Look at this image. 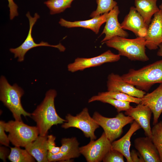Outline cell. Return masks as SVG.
Here are the masks:
<instances>
[{"instance_id": "603a6c76", "label": "cell", "mask_w": 162, "mask_h": 162, "mask_svg": "<svg viewBox=\"0 0 162 162\" xmlns=\"http://www.w3.org/2000/svg\"><path fill=\"white\" fill-rule=\"evenodd\" d=\"M96 101L111 104L116 109L118 113L122 111H126L133 107L130 105V102H129L101 97L98 95L93 96L90 98L88 100V103H91Z\"/></svg>"}, {"instance_id": "836d02e7", "label": "cell", "mask_w": 162, "mask_h": 162, "mask_svg": "<svg viewBox=\"0 0 162 162\" xmlns=\"http://www.w3.org/2000/svg\"><path fill=\"white\" fill-rule=\"evenodd\" d=\"M10 153L8 148L4 146L0 147V158L4 162L6 161V159L8 158Z\"/></svg>"}, {"instance_id": "e575fe53", "label": "cell", "mask_w": 162, "mask_h": 162, "mask_svg": "<svg viewBox=\"0 0 162 162\" xmlns=\"http://www.w3.org/2000/svg\"><path fill=\"white\" fill-rule=\"evenodd\" d=\"M159 47V49L157 52V55L160 56H162V44H160Z\"/></svg>"}, {"instance_id": "2e32d148", "label": "cell", "mask_w": 162, "mask_h": 162, "mask_svg": "<svg viewBox=\"0 0 162 162\" xmlns=\"http://www.w3.org/2000/svg\"><path fill=\"white\" fill-rule=\"evenodd\" d=\"M134 145L145 162H160L158 152L150 138H137L134 141Z\"/></svg>"}, {"instance_id": "d6a6232c", "label": "cell", "mask_w": 162, "mask_h": 162, "mask_svg": "<svg viewBox=\"0 0 162 162\" xmlns=\"http://www.w3.org/2000/svg\"><path fill=\"white\" fill-rule=\"evenodd\" d=\"M130 155L132 162H145L139 152L132 149L130 151Z\"/></svg>"}, {"instance_id": "4dcf8cb0", "label": "cell", "mask_w": 162, "mask_h": 162, "mask_svg": "<svg viewBox=\"0 0 162 162\" xmlns=\"http://www.w3.org/2000/svg\"><path fill=\"white\" fill-rule=\"evenodd\" d=\"M5 123L4 121H0V143L5 146L9 147L10 141L5 132Z\"/></svg>"}, {"instance_id": "f546056e", "label": "cell", "mask_w": 162, "mask_h": 162, "mask_svg": "<svg viewBox=\"0 0 162 162\" xmlns=\"http://www.w3.org/2000/svg\"><path fill=\"white\" fill-rule=\"evenodd\" d=\"M56 137L52 135L47 136L46 142V147L48 151L52 154L58 153L60 150V147L57 146L55 142Z\"/></svg>"}, {"instance_id": "52a82bcc", "label": "cell", "mask_w": 162, "mask_h": 162, "mask_svg": "<svg viewBox=\"0 0 162 162\" xmlns=\"http://www.w3.org/2000/svg\"><path fill=\"white\" fill-rule=\"evenodd\" d=\"M67 122L63 123L62 128L65 129L70 127L77 128L81 130L85 136L94 140L97 137L94 134L96 130L100 126L89 115L88 109L84 108L76 116L68 114L65 117Z\"/></svg>"}, {"instance_id": "3957f363", "label": "cell", "mask_w": 162, "mask_h": 162, "mask_svg": "<svg viewBox=\"0 0 162 162\" xmlns=\"http://www.w3.org/2000/svg\"><path fill=\"white\" fill-rule=\"evenodd\" d=\"M103 44L116 49L120 56H125L131 60L145 62L149 60L146 53V43L144 37L128 39L115 36Z\"/></svg>"}, {"instance_id": "7a4b0ae2", "label": "cell", "mask_w": 162, "mask_h": 162, "mask_svg": "<svg viewBox=\"0 0 162 162\" xmlns=\"http://www.w3.org/2000/svg\"><path fill=\"white\" fill-rule=\"evenodd\" d=\"M121 76L137 88L147 92L154 84L162 83V59L138 70L130 69Z\"/></svg>"}, {"instance_id": "9a60e30c", "label": "cell", "mask_w": 162, "mask_h": 162, "mask_svg": "<svg viewBox=\"0 0 162 162\" xmlns=\"http://www.w3.org/2000/svg\"><path fill=\"white\" fill-rule=\"evenodd\" d=\"M152 112L147 106L141 104L135 107L125 111L124 114L133 118L141 126L144 131L145 135L150 138L152 137L150 121Z\"/></svg>"}, {"instance_id": "484cf974", "label": "cell", "mask_w": 162, "mask_h": 162, "mask_svg": "<svg viewBox=\"0 0 162 162\" xmlns=\"http://www.w3.org/2000/svg\"><path fill=\"white\" fill-rule=\"evenodd\" d=\"M98 95L101 97H107L118 100L128 101L136 104H140L141 98L130 96L126 94L118 91H107L99 92Z\"/></svg>"}, {"instance_id": "7402d4cb", "label": "cell", "mask_w": 162, "mask_h": 162, "mask_svg": "<svg viewBox=\"0 0 162 162\" xmlns=\"http://www.w3.org/2000/svg\"><path fill=\"white\" fill-rule=\"evenodd\" d=\"M61 143L59 152L64 160H69L80 156L79 143L75 137L63 138Z\"/></svg>"}, {"instance_id": "30bf717a", "label": "cell", "mask_w": 162, "mask_h": 162, "mask_svg": "<svg viewBox=\"0 0 162 162\" xmlns=\"http://www.w3.org/2000/svg\"><path fill=\"white\" fill-rule=\"evenodd\" d=\"M120 56L108 50L100 55L90 58L78 57L68 65V70L71 72L83 70L85 69L100 65L105 63L118 61Z\"/></svg>"}, {"instance_id": "4fadbf2b", "label": "cell", "mask_w": 162, "mask_h": 162, "mask_svg": "<svg viewBox=\"0 0 162 162\" xmlns=\"http://www.w3.org/2000/svg\"><path fill=\"white\" fill-rule=\"evenodd\" d=\"M121 25L123 29L130 31L136 36L143 37L145 36L148 27L134 7H130Z\"/></svg>"}, {"instance_id": "8fae6325", "label": "cell", "mask_w": 162, "mask_h": 162, "mask_svg": "<svg viewBox=\"0 0 162 162\" xmlns=\"http://www.w3.org/2000/svg\"><path fill=\"white\" fill-rule=\"evenodd\" d=\"M144 37L146 46L149 50H155L162 44V10L154 15Z\"/></svg>"}, {"instance_id": "44dd1931", "label": "cell", "mask_w": 162, "mask_h": 162, "mask_svg": "<svg viewBox=\"0 0 162 162\" xmlns=\"http://www.w3.org/2000/svg\"><path fill=\"white\" fill-rule=\"evenodd\" d=\"M157 0H135L137 11L142 17L146 23L149 26L152 16L160 9L157 5Z\"/></svg>"}, {"instance_id": "5b68a950", "label": "cell", "mask_w": 162, "mask_h": 162, "mask_svg": "<svg viewBox=\"0 0 162 162\" xmlns=\"http://www.w3.org/2000/svg\"><path fill=\"white\" fill-rule=\"evenodd\" d=\"M5 131L9 133L10 142L15 146L25 147L38 136L37 127L24 123L22 121L10 120L6 122Z\"/></svg>"}, {"instance_id": "9c48e42d", "label": "cell", "mask_w": 162, "mask_h": 162, "mask_svg": "<svg viewBox=\"0 0 162 162\" xmlns=\"http://www.w3.org/2000/svg\"><path fill=\"white\" fill-rule=\"evenodd\" d=\"M28 18L29 24V28L27 36L22 44L19 47L15 48H11L10 51L14 55V58H18V61L19 62L23 61L24 56L29 50L31 49L39 46H48L58 48L60 52H64L65 50V47L60 43L57 45H51L47 42L41 41L39 44H36L34 41L32 35V32L33 27L40 16L37 13L34 14V17H32L30 13L28 12L26 15Z\"/></svg>"}, {"instance_id": "4316f807", "label": "cell", "mask_w": 162, "mask_h": 162, "mask_svg": "<svg viewBox=\"0 0 162 162\" xmlns=\"http://www.w3.org/2000/svg\"><path fill=\"white\" fill-rule=\"evenodd\" d=\"M151 129L152 140L157 149L162 162V120L153 125Z\"/></svg>"}, {"instance_id": "d6986e66", "label": "cell", "mask_w": 162, "mask_h": 162, "mask_svg": "<svg viewBox=\"0 0 162 162\" xmlns=\"http://www.w3.org/2000/svg\"><path fill=\"white\" fill-rule=\"evenodd\" d=\"M140 125L134 120L126 134L119 139L112 142V149L122 153L127 162H132L130 155V138L133 134L141 128Z\"/></svg>"}, {"instance_id": "ba28073f", "label": "cell", "mask_w": 162, "mask_h": 162, "mask_svg": "<svg viewBox=\"0 0 162 162\" xmlns=\"http://www.w3.org/2000/svg\"><path fill=\"white\" fill-rule=\"evenodd\" d=\"M112 149V142L104 132L98 140H91L87 145L79 148L80 152L88 162H100Z\"/></svg>"}, {"instance_id": "6da1fadb", "label": "cell", "mask_w": 162, "mask_h": 162, "mask_svg": "<svg viewBox=\"0 0 162 162\" xmlns=\"http://www.w3.org/2000/svg\"><path fill=\"white\" fill-rule=\"evenodd\" d=\"M56 95L55 90L48 91L42 102L31 114L32 119L36 123L40 135H47L48 130L52 126L67 122L60 117L56 112L54 100Z\"/></svg>"}, {"instance_id": "1f68e13d", "label": "cell", "mask_w": 162, "mask_h": 162, "mask_svg": "<svg viewBox=\"0 0 162 162\" xmlns=\"http://www.w3.org/2000/svg\"><path fill=\"white\" fill-rule=\"evenodd\" d=\"M8 7L10 9V20H12L16 16H18V7L14 2L13 0H8Z\"/></svg>"}, {"instance_id": "8992f818", "label": "cell", "mask_w": 162, "mask_h": 162, "mask_svg": "<svg viewBox=\"0 0 162 162\" xmlns=\"http://www.w3.org/2000/svg\"><path fill=\"white\" fill-rule=\"evenodd\" d=\"M92 117L102 128L106 137L111 142L121 136L124 126L134 120L132 117L122 112L118 113L115 117L108 118L95 112Z\"/></svg>"}, {"instance_id": "f1b7e54d", "label": "cell", "mask_w": 162, "mask_h": 162, "mask_svg": "<svg viewBox=\"0 0 162 162\" xmlns=\"http://www.w3.org/2000/svg\"><path fill=\"white\" fill-rule=\"evenodd\" d=\"M124 157L120 152L112 149L105 155L102 161L104 162H124Z\"/></svg>"}, {"instance_id": "d590c367", "label": "cell", "mask_w": 162, "mask_h": 162, "mask_svg": "<svg viewBox=\"0 0 162 162\" xmlns=\"http://www.w3.org/2000/svg\"><path fill=\"white\" fill-rule=\"evenodd\" d=\"M159 9L162 10V3L159 6Z\"/></svg>"}, {"instance_id": "e0dca14e", "label": "cell", "mask_w": 162, "mask_h": 162, "mask_svg": "<svg viewBox=\"0 0 162 162\" xmlns=\"http://www.w3.org/2000/svg\"><path fill=\"white\" fill-rule=\"evenodd\" d=\"M141 98L140 104L148 106L152 112L154 125L158 122L162 113V83L155 90L145 94Z\"/></svg>"}, {"instance_id": "cb8c5ba5", "label": "cell", "mask_w": 162, "mask_h": 162, "mask_svg": "<svg viewBox=\"0 0 162 162\" xmlns=\"http://www.w3.org/2000/svg\"><path fill=\"white\" fill-rule=\"evenodd\" d=\"M8 158L12 162H34L35 159L25 149L20 147H10Z\"/></svg>"}, {"instance_id": "d4e9b609", "label": "cell", "mask_w": 162, "mask_h": 162, "mask_svg": "<svg viewBox=\"0 0 162 162\" xmlns=\"http://www.w3.org/2000/svg\"><path fill=\"white\" fill-rule=\"evenodd\" d=\"M74 0H48L44 3L50 10V13L53 15L60 13L71 7Z\"/></svg>"}, {"instance_id": "ffe728a7", "label": "cell", "mask_w": 162, "mask_h": 162, "mask_svg": "<svg viewBox=\"0 0 162 162\" xmlns=\"http://www.w3.org/2000/svg\"><path fill=\"white\" fill-rule=\"evenodd\" d=\"M47 136L40 135L34 141L25 147L38 162H49L47 159L48 150L46 147Z\"/></svg>"}, {"instance_id": "5bb4252c", "label": "cell", "mask_w": 162, "mask_h": 162, "mask_svg": "<svg viewBox=\"0 0 162 162\" xmlns=\"http://www.w3.org/2000/svg\"><path fill=\"white\" fill-rule=\"evenodd\" d=\"M107 87L108 91H118L139 98H142L146 94L145 91L137 88L124 81L121 76L113 73L108 76Z\"/></svg>"}, {"instance_id": "7c38bea8", "label": "cell", "mask_w": 162, "mask_h": 162, "mask_svg": "<svg viewBox=\"0 0 162 162\" xmlns=\"http://www.w3.org/2000/svg\"><path fill=\"white\" fill-rule=\"evenodd\" d=\"M119 13L117 5L108 13L106 24L101 34H105L101 42L102 44L115 36L126 38L128 36V34L122 28L118 22V16Z\"/></svg>"}, {"instance_id": "ac0fdd59", "label": "cell", "mask_w": 162, "mask_h": 162, "mask_svg": "<svg viewBox=\"0 0 162 162\" xmlns=\"http://www.w3.org/2000/svg\"><path fill=\"white\" fill-rule=\"evenodd\" d=\"M108 13L86 20L71 22L61 18L59 23L61 26L67 28L80 27L89 29L98 34L101 25L106 22Z\"/></svg>"}, {"instance_id": "83f0119b", "label": "cell", "mask_w": 162, "mask_h": 162, "mask_svg": "<svg viewBox=\"0 0 162 162\" xmlns=\"http://www.w3.org/2000/svg\"><path fill=\"white\" fill-rule=\"evenodd\" d=\"M97 4L96 10L90 15L92 18L109 12L117 5V2L114 0H96Z\"/></svg>"}, {"instance_id": "277c9868", "label": "cell", "mask_w": 162, "mask_h": 162, "mask_svg": "<svg viewBox=\"0 0 162 162\" xmlns=\"http://www.w3.org/2000/svg\"><path fill=\"white\" fill-rule=\"evenodd\" d=\"M0 99L11 112L15 120L22 121L21 116H31L26 112L21 103V99L24 92L17 84L10 85L5 77L2 76L0 80Z\"/></svg>"}]
</instances>
